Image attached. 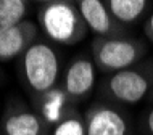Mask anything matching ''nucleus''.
<instances>
[{
  "instance_id": "nucleus-11",
  "label": "nucleus",
  "mask_w": 153,
  "mask_h": 135,
  "mask_svg": "<svg viewBox=\"0 0 153 135\" xmlns=\"http://www.w3.org/2000/svg\"><path fill=\"white\" fill-rule=\"evenodd\" d=\"M105 5L119 24H123L124 27H129L137 24L147 15V11L152 8V2H147V0H105Z\"/></svg>"
},
{
  "instance_id": "nucleus-15",
  "label": "nucleus",
  "mask_w": 153,
  "mask_h": 135,
  "mask_svg": "<svg viewBox=\"0 0 153 135\" xmlns=\"http://www.w3.org/2000/svg\"><path fill=\"white\" fill-rule=\"evenodd\" d=\"M143 32H145V37L150 44H153V11L148 15L145 24H143Z\"/></svg>"
},
{
  "instance_id": "nucleus-5",
  "label": "nucleus",
  "mask_w": 153,
  "mask_h": 135,
  "mask_svg": "<svg viewBox=\"0 0 153 135\" xmlns=\"http://www.w3.org/2000/svg\"><path fill=\"white\" fill-rule=\"evenodd\" d=\"M85 135H135V124L124 106L94 100L82 113Z\"/></svg>"
},
{
  "instance_id": "nucleus-12",
  "label": "nucleus",
  "mask_w": 153,
  "mask_h": 135,
  "mask_svg": "<svg viewBox=\"0 0 153 135\" xmlns=\"http://www.w3.org/2000/svg\"><path fill=\"white\" fill-rule=\"evenodd\" d=\"M31 2L26 0H0V27H11L29 19Z\"/></svg>"
},
{
  "instance_id": "nucleus-18",
  "label": "nucleus",
  "mask_w": 153,
  "mask_h": 135,
  "mask_svg": "<svg viewBox=\"0 0 153 135\" xmlns=\"http://www.w3.org/2000/svg\"><path fill=\"white\" fill-rule=\"evenodd\" d=\"M0 135H2V127H0Z\"/></svg>"
},
{
  "instance_id": "nucleus-9",
  "label": "nucleus",
  "mask_w": 153,
  "mask_h": 135,
  "mask_svg": "<svg viewBox=\"0 0 153 135\" xmlns=\"http://www.w3.org/2000/svg\"><path fill=\"white\" fill-rule=\"evenodd\" d=\"M39 31V24L32 19L11 27H0V63L19 58L40 37Z\"/></svg>"
},
{
  "instance_id": "nucleus-4",
  "label": "nucleus",
  "mask_w": 153,
  "mask_h": 135,
  "mask_svg": "<svg viewBox=\"0 0 153 135\" xmlns=\"http://www.w3.org/2000/svg\"><path fill=\"white\" fill-rule=\"evenodd\" d=\"M90 55L97 71L110 76L145 60L148 55V44L147 40L132 35L118 39L94 37L90 44Z\"/></svg>"
},
{
  "instance_id": "nucleus-7",
  "label": "nucleus",
  "mask_w": 153,
  "mask_h": 135,
  "mask_svg": "<svg viewBox=\"0 0 153 135\" xmlns=\"http://www.w3.org/2000/svg\"><path fill=\"white\" fill-rule=\"evenodd\" d=\"M2 135H50V127L21 97L7 98L0 117Z\"/></svg>"
},
{
  "instance_id": "nucleus-2",
  "label": "nucleus",
  "mask_w": 153,
  "mask_h": 135,
  "mask_svg": "<svg viewBox=\"0 0 153 135\" xmlns=\"http://www.w3.org/2000/svg\"><path fill=\"white\" fill-rule=\"evenodd\" d=\"M152 89L153 58H145L132 68L105 76L97 85V98L126 108L145 100Z\"/></svg>"
},
{
  "instance_id": "nucleus-16",
  "label": "nucleus",
  "mask_w": 153,
  "mask_h": 135,
  "mask_svg": "<svg viewBox=\"0 0 153 135\" xmlns=\"http://www.w3.org/2000/svg\"><path fill=\"white\" fill-rule=\"evenodd\" d=\"M5 80H7V74H5V71H3V69H0V85L5 82Z\"/></svg>"
},
{
  "instance_id": "nucleus-3",
  "label": "nucleus",
  "mask_w": 153,
  "mask_h": 135,
  "mask_svg": "<svg viewBox=\"0 0 153 135\" xmlns=\"http://www.w3.org/2000/svg\"><path fill=\"white\" fill-rule=\"evenodd\" d=\"M37 24L45 39L56 45H76L89 34L77 3L69 0L42 2L37 13Z\"/></svg>"
},
{
  "instance_id": "nucleus-10",
  "label": "nucleus",
  "mask_w": 153,
  "mask_h": 135,
  "mask_svg": "<svg viewBox=\"0 0 153 135\" xmlns=\"http://www.w3.org/2000/svg\"><path fill=\"white\" fill-rule=\"evenodd\" d=\"M31 101H32V108L47 122V125L50 129H53L56 124H60L63 119H66L74 109H77L76 106L69 103L68 97H66V93L60 85Z\"/></svg>"
},
{
  "instance_id": "nucleus-1",
  "label": "nucleus",
  "mask_w": 153,
  "mask_h": 135,
  "mask_svg": "<svg viewBox=\"0 0 153 135\" xmlns=\"http://www.w3.org/2000/svg\"><path fill=\"white\" fill-rule=\"evenodd\" d=\"M16 71L21 85L29 93L31 100H34L60 85L63 61L55 45L39 37L18 58Z\"/></svg>"
},
{
  "instance_id": "nucleus-13",
  "label": "nucleus",
  "mask_w": 153,
  "mask_h": 135,
  "mask_svg": "<svg viewBox=\"0 0 153 135\" xmlns=\"http://www.w3.org/2000/svg\"><path fill=\"white\" fill-rule=\"evenodd\" d=\"M50 135H85V124L82 113L74 109L66 119H63L52 129Z\"/></svg>"
},
{
  "instance_id": "nucleus-8",
  "label": "nucleus",
  "mask_w": 153,
  "mask_h": 135,
  "mask_svg": "<svg viewBox=\"0 0 153 135\" xmlns=\"http://www.w3.org/2000/svg\"><path fill=\"white\" fill-rule=\"evenodd\" d=\"M77 8L87 31L100 39L127 37V27L119 24L102 0H77Z\"/></svg>"
},
{
  "instance_id": "nucleus-17",
  "label": "nucleus",
  "mask_w": 153,
  "mask_h": 135,
  "mask_svg": "<svg viewBox=\"0 0 153 135\" xmlns=\"http://www.w3.org/2000/svg\"><path fill=\"white\" fill-rule=\"evenodd\" d=\"M147 101H148V105H153V89H152V92H150V95L147 97Z\"/></svg>"
},
{
  "instance_id": "nucleus-14",
  "label": "nucleus",
  "mask_w": 153,
  "mask_h": 135,
  "mask_svg": "<svg viewBox=\"0 0 153 135\" xmlns=\"http://www.w3.org/2000/svg\"><path fill=\"white\" fill-rule=\"evenodd\" d=\"M137 129L140 135H153V105H148V108L140 114Z\"/></svg>"
},
{
  "instance_id": "nucleus-6",
  "label": "nucleus",
  "mask_w": 153,
  "mask_h": 135,
  "mask_svg": "<svg viewBox=\"0 0 153 135\" xmlns=\"http://www.w3.org/2000/svg\"><path fill=\"white\" fill-rule=\"evenodd\" d=\"M97 72L90 53H77L69 60L63 69L60 87L73 106L77 108L90 98L97 85Z\"/></svg>"
}]
</instances>
